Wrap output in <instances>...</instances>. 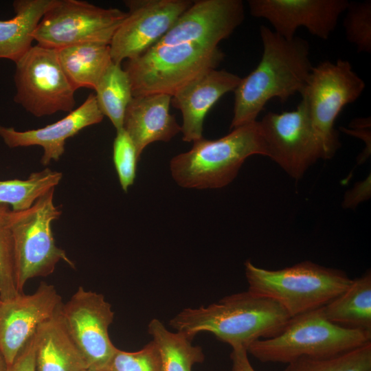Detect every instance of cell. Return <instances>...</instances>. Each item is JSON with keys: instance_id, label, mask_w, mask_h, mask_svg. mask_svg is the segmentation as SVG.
<instances>
[{"instance_id": "4316f807", "label": "cell", "mask_w": 371, "mask_h": 371, "mask_svg": "<svg viewBox=\"0 0 371 371\" xmlns=\"http://www.w3.org/2000/svg\"><path fill=\"white\" fill-rule=\"evenodd\" d=\"M10 208L0 204V298L1 301L12 299L19 294L16 286L14 247L8 221Z\"/></svg>"}, {"instance_id": "603a6c76", "label": "cell", "mask_w": 371, "mask_h": 371, "mask_svg": "<svg viewBox=\"0 0 371 371\" xmlns=\"http://www.w3.org/2000/svg\"><path fill=\"white\" fill-rule=\"evenodd\" d=\"M148 332L159 350L161 371H192L195 363L203 361V350L192 344V339L168 330L158 319L149 322Z\"/></svg>"}, {"instance_id": "2e32d148", "label": "cell", "mask_w": 371, "mask_h": 371, "mask_svg": "<svg viewBox=\"0 0 371 371\" xmlns=\"http://www.w3.org/2000/svg\"><path fill=\"white\" fill-rule=\"evenodd\" d=\"M94 93L61 120L45 127L25 131L0 126V137L10 148L39 146L43 149L41 163L48 165L57 161L65 152L66 140L82 129L100 123L104 118Z\"/></svg>"}, {"instance_id": "cb8c5ba5", "label": "cell", "mask_w": 371, "mask_h": 371, "mask_svg": "<svg viewBox=\"0 0 371 371\" xmlns=\"http://www.w3.org/2000/svg\"><path fill=\"white\" fill-rule=\"evenodd\" d=\"M94 90L102 113L110 120L116 131L123 128L125 112L133 97L127 72L121 65L112 62Z\"/></svg>"}, {"instance_id": "ba28073f", "label": "cell", "mask_w": 371, "mask_h": 371, "mask_svg": "<svg viewBox=\"0 0 371 371\" xmlns=\"http://www.w3.org/2000/svg\"><path fill=\"white\" fill-rule=\"evenodd\" d=\"M365 87L348 60L324 61L313 67L301 95L322 144L324 159H331L341 146L334 128L338 115L360 97Z\"/></svg>"}, {"instance_id": "8fae6325", "label": "cell", "mask_w": 371, "mask_h": 371, "mask_svg": "<svg viewBox=\"0 0 371 371\" xmlns=\"http://www.w3.org/2000/svg\"><path fill=\"white\" fill-rule=\"evenodd\" d=\"M258 123L267 157L293 179H300L317 160L324 159L322 144L303 99L295 110L268 112Z\"/></svg>"}, {"instance_id": "4fadbf2b", "label": "cell", "mask_w": 371, "mask_h": 371, "mask_svg": "<svg viewBox=\"0 0 371 371\" xmlns=\"http://www.w3.org/2000/svg\"><path fill=\"white\" fill-rule=\"evenodd\" d=\"M191 0H127L128 15L111 43L115 64L143 54L158 42L193 3Z\"/></svg>"}, {"instance_id": "30bf717a", "label": "cell", "mask_w": 371, "mask_h": 371, "mask_svg": "<svg viewBox=\"0 0 371 371\" xmlns=\"http://www.w3.org/2000/svg\"><path fill=\"white\" fill-rule=\"evenodd\" d=\"M15 64L16 103L36 117L74 110L76 90L62 69L56 49L37 44Z\"/></svg>"}, {"instance_id": "7a4b0ae2", "label": "cell", "mask_w": 371, "mask_h": 371, "mask_svg": "<svg viewBox=\"0 0 371 371\" xmlns=\"http://www.w3.org/2000/svg\"><path fill=\"white\" fill-rule=\"evenodd\" d=\"M290 318L276 302L248 290L207 306L184 308L170 325L191 339L209 332L232 349L247 350L256 340L278 335Z\"/></svg>"}, {"instance_id": "f546056e", "label": "cell", "mask_w": 371, "mask_h": 371, "mask_svg": "<svg viewBox=\"0 0 371 371\" xmlns=\"http://www.w3.org/2000/svg\"><path fill=\"white\" fill-rule=\"evenodd\" d=\"M113 146V159L122 190L127 192L134 183L137 161L135 146L124 128L116 131Z\"/></svg>"}, {"instance_id": "4dcf8cb0", "label": "cell", "mask_w": 371, "mask_h": 371, "mask_svg": "<svg viewBox=\"0 0 371 371\" xmlns=\"http://www.w3.org/2000/svg\"><path fill=\"white\" fill-rule=\"evenodd\" d=\"M7 371H36L34 336L17 355Z\"/></svg>"}, {"instance_id": "7402d4cb", "label": "cell", "mask_w": 371, "mask_h": 371, "mask_svg": "<svg viewBox=\"0 0 371 371\" xmlns=\"http://www.w3.org/2000/svg\"><path fill=\"white\" fill-rule=\"evenodd\" d=\"M326 317L339 326L371 330V274L352 280L341 294L322 306Z\"/></svg>"}, {"instance_id": "e0dca14e", "label": "cell", "mask_w": 371, "mask_h": 371, "mask_svg": "<svg viewBox=\"0 0 371 371\" xmlns=\"http://www.w3.org/2000/svg\"><path fill=\"white\" fill-rule=\"evenodd\" d=\"M240 80L237 75L225 70L212 69L192 80L172 95V105L182 113L181 132L184 142H194L203 137L207 113L223 95L234 91Z\"/></svg>"}, {"instance_id": "f1b7e54d", "label": "cell", "mask_w": 371, "mask_h": 371, "mask_svg": "<svg viewBox=\"0 0 371 371\" xmlns=\"http://www.w3.org/2000/svg\"><path fill=\"white\" fill-rule=\"evenodd\" d=\"M102 371H161L159 350L152 340L135 352H126L117 348Z\"/></svg>"}, {"instance_id": "9c48e42d", "label": "cell", "mask_w": 371, "mask_h": 371, "mask_svg": "<svg viewBox=\"0 0 371 371\" xmlns=\"http://www.w3.org/2000/svg\"><path fill=\"white\" fill-rule=\"evenodd\" d=\"M127 12L79 0H54L38 24L37 44L59 49L87 43L109 45Z\"/></svg>"}, {"instance_id": "5bb4252c", "label": "cell", "mask_w": 371, "mask_h": 371, "mask_svg": "<svg viewBox=\"0 0 371 371\" xmlns=\"http://www.w3.org/2000/svg\"><path fill=\"white\" fill-rule=\"evenodd\" d=\"M63 303L52 284L41 282L32 294H19L0 304V354L10 366L36 333Z\"/></svg>"}, {"instance_id": "7c38bea8", "label": "cell", "mask_w": 371, "mask_h": 371, "mask_svg": "<svg viewBox=\"0 0 371 371\" xmlns=\"http://www.w3.org/2000/svg\"><path fill=\"white\" fill-rule=\"evenodd\" d=\"M60 315L87 369L102 371L117 350L109 334L114 318L111 305L103 295L79 286L63 304Z\"/></svg>"}, {"instance_id": "9a60e30c", "label": "cell", "mask_w": 371, "mask_h": 371, "mask_svg": "<svg viewBox=\"0 0 371 371\" xmlns=\"http://www.w3.org/2000/svg\"><path fill=\"white\" fill-rule=\"evenodd\" d=\"M348 3L347 0L248 1L250 14L268 21L273 31L287 40L293 38L300 27L321 39H328Z\"/></svg>"}, {"instance_id": "277c9868", "label": "cell", "mask_w": 371, "mask_h": 371, "mask_svg": "<svg viewBox=\"0 0 371 371\" xmlns=\"http://www.w3.org/2000/svg\"><path fill=\"white\" fill-rule=\"evenodd\" d=\"M371 342V330L329 321L322 307L292 317L276 335L251 343L247 353L262 362L289 363L300 357L325 358Z\"/></svg>"}, {"instance_id": "d6986e66", "label": "cell", "mask_w": 371, "mask_h": 371, "mask_svg": "<svg viewBox=\"0 0 371 371\" xmlns=\"http://www.w3.org/2000/svg\"><path fill=\"white\" fill-rule=\"evenodd\" d=\"M34 339L36 371H82L87 369L65 328L60 309L39 326Z\"/></svg>"}, {"instance_id": "5b68a950", "label": "cell", "mask_w": 371, "mask_h": 371, "mask_svg": "<svg viewBox=\"0 0 371 371\" xmlns=\"http://www.w3.org/2000/svg\"><path fill=\"white\" fill-rule=\"evenodd\" d=\"M193 142L190 150L174 157L170 163L175 181L187 188L224 187L236 177L247 158L267 156L258 121L233 128L218 139L202 137Z\"/></svg>"}, {"instance_id": "6da1fadb", "label": "cell", "mask_w": 371, "mask_h": 371, "mask_svg": "<svg viewBox=\"0 0 371 371\" xmlns=\"http://www.w3.org/2000/svg\"><path fill=\"white\" fill-rule=\"evenodd\" d=\"M260 33L262 58L234 90L231 129L257 121L272 98L285 102L297 93L302 94L313 67L306 40L297 36L285 39L265 25L260 27Z\"/></svg>"}, {"instance_id": "8992f818", "label": "cell", "mask_w": 371, "mask_h": 371, "mask_svg": "<svg viewBox=\"0 0 371 371\" xmlns=\"http://www.w3.org/2000/svg\"><path fill=\"white\" fill-rule=\"evenodd\" d=\"M245 267L248 290L274 300L290 317L325 306L352 282L339 269L311 261L269 270L247 260Z\"/></svg>"}, {"instance_id": "83f0119b", "label": "cell", "mask_w": 371, "mask_h": 371, "mask_svg": "<svg viewBox=\"0 0 371 371\" xmlns=\"http://www.w3.org/2000/svg\"><path fill=\"white\" fill-rule=\"evenodd\" d=\"M344 27L346 37L359 52H371V1L349 2Z\"/></svg>"}, {"instance_id": "836d02e7", "label": "cell", "mask_w": 371, "mask_h": 371, "mask_svg": "<svg viewBox=\"0 0 371 371\" xmlns=\"http://www.w3.org/2000/svg\"><path fill=\"white\" fill-rule=\"evenodd\" d=\"M82 371H94V370H89V369H85V370H84Z\"/></svg>"}, {"instance_id": "d4e9b609", "label": "cell", "mask_w": 371, "mask_h": 371, "mask_svg": "<svg viewBox=\"0 0 371 371\" xmlns=\"http://www.w3.org/2000/svg\"><path fill=\"white\" fill-rule=\"evenodd\" d=\"M63 174L45 168L32 173L27 179L0 181V204L10 205L14 211L30 207L49 190L58 185Z\"/></svg>"}, {"instance_id": "1f68e13d", "label": "cell", "mask_w": 371, "mask_h": 371, "mask_svg": "<svg viewBox=\"0 0 371 371\" xmlns=\"http://www.w3.org/2000/svg\"><path fill=\"white\" fill-rule=\"evenodd\" d=\"M247 350L243 348L232 349L231 359L233 371H256L247 357Z\"/></svg>"}, {"instance_id": "484cf974", "label": "cell", "mask_w": 371, "mask_h": 371, "mask_svg": "<svg viewBox=\"0 0 371 371\" xmlns=\"http://www.w3.org/2000/svg\"><path fill=\"white\" fill-rule=\"evenodd\" d=\"M284 371H371V342L333 357H300Z\"/></svg>"}, {"instance_id": "3957f363", "label": "cell", "mask_w": 371, "mask_h": 371, "mask_svg": "<svg viewBox=\"0 0 371 371\" xmlns=\"http://www.w3.org/2000/svg\"><path fill=\"white\" fill-rule=\"evenodd\" d=\"M218 45L189 40H159L136 58L126 60L133 96H171L199 75L218 67L224 58Z\"/></svg>"}, {"instance_id": "d6a6232c", "label": "cell", "mask_w": 371, "mask_h": 371, "mask_svg": "<svg viewBox=\"0 0 371 371\" xmlns=\"http://www.w3.org/2000/svg\"><path fill=\"white\" fill-rule=\"evenodd\" d=\"M0 371H7V366L1 354H0Z\"/></svg>"}, {"instance_id": "44dd1931", "label": "cell", "mask_w": 371, "mask_h": 371, "mask_svg": "<svg viewBox=\"0 0 371 371\" xmlns=\"http://www.w3.org/2000/svg\"><path fill=\"white\" fill-rule=\"evenodd\" d=\"M60 64L66 76L77 90L95 89L108 67L113 62L110 45L87 43L57 49Z\"/></svg>"}, {"instance_id": "e575fe53", "label": "cell", "mask_w": 371, "mask_h": 371, "mask_svg": "<svg viewBox=\"0 0 371 371\" xmlns=\"http://www.w3.org/2000/svg\"><path fill=\"white\" fill-rule=\"evenodd\" d=\"M1 298H0V304H1Z\"/></svg>"}, {"instance_id": "ac0fdd59", "label": "cell", "mask_w": 371, "mask_h": 371, "mask_svg": "<svg viewBox=\"0 0 371 371\" xmlns=\"http://www.w3.org/2000/svg\"><path fill=\"white\" fill-rule=\"evenodd\" d=\"M172 96L152 93L133 97L128 105L123 128L132 139L139 158L144 149L155 142H169L181 131L170 113Z\"/></svg>"}, {"instance_id": "ffe728a7", "label": "cell", "mask_w": 371, "mask_h": 371, "mask_svg": "<svg viewBox=\"0 0 371 371\" xmlns=\"http://www.w3.org/2000/svg\"><path fill=\"white\" fill-rule=\"evenodd\" d=\"M54 0H16L15 15L0 20V59L15 63L32 47L34 31Z\"/></svg>"}, {"instance_id": "52a82bcc", "label": "cell", "mask_w": 371, "mask_h": 371, "mask_svg": "<svg viewBox=\"0 0 371 371\" xmlns=\"http://www.w3.org/2000/svg\"><path fill=\"white\" fill-rule=\"evenodd\" d=\"M54 190H49L26 210H10L8 212L15 281L19 293H23L29 279L52 274L60 260L75 268L65 250L56 246L54 238L52 224L62 213L54 203Z\"/></svg>"}]
</instances>
